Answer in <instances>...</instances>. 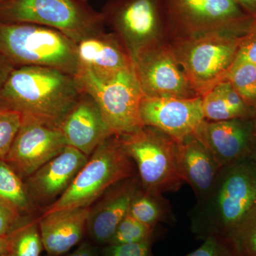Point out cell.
Returning <instances> with one entry per match:
<instances>
[{"instance_id":"obj_1","label":"cell","mask_w":256,"mask_h":256,"mask_svg":"<svg viewBox=\"0 0 256 256\" xmlns=\"http://www.w3.org/2000/svg\"><path fill=\"white\" fill-rule=\"evenodd\" d=\"M82 88L76 77L57 69L20 66L0 84V108L18 111L60 127L78 100Z\"/></svg>"},{"instance_id":"obj_2","label":"cell","mask_w":256,"mask_h":256,"mask_svg":"<svg viewBox=\"0 0 256 256\" xmlns=\"http://www.w3.org/2000/svg\"><path fill=\"white\" fill-rule=\"evenodd\" d=\"M256 206V172L250 158L224 166L206 198L190 212L197 238L212 235L230 238Z\"/></svg>"},{"instance_id":"obj_3","label":"cell","mask_w":256,"mask_h":256,"mask_svg":"<svg viewBox=\"0 0 256 256\" xmlns=\"http://www.w3.org/2000/svg\"><path fill=\"white\" fill-rule=\"evenodd\" d=\"M0 54L15 66L57 69L76 76V43L62 32L42 25L0 22Z\"/></svg>"},{"instance_id":"obj_4","label":"cell","mask_w":256,"mask_h":256,"mask_svg":"<svg viewBox=\"0 0 256 256\" xmlns=\"http://www.w3.org/2000/svg\"><path fill=\"white\" fill-rule=\"evenodd\" d=\"M242 37L210 33L174 38L168 46L192 88L202 96L226 80L238 54Z\"/></svg>"},{"instance_id":"obj_5","label":"cell","mask_w":256,"mask_h":256,"mask_svg":"<svg viewBox=\"0 0 256 256\" xmlns=\"http://www.w3.org/2000/svg\"><path fill=\"white\" fill-rule=\"evenodd\" d=\"M134 176V163L121 148L118 138L111 136L96 148L68 190L47 207L43 215L90 207L114 185Z\"/></svg>"},{"instance_id":"obj_6","label":"cell","mask_w":256,"mask_h":256,"mask_svg":"<svg viewBox=\"0 0 256 256\" xmlns=\"http://www.w3.org/2000/svg\"><path fill=\"white\" fill-rule=\"evenodd\" d=\"M0 22L42 25L76 43L106 31L100 12L80 0H8L0 5Z\"/></svg>"},{"instance_id":"obj_7","label":"cell","mask_w":256,"mask_h":256,"mask_svg":"<svg viewBox=\"0 0 256 256\" xmlns=\"http://www.w3.org/2000/svg\"><path fill=\"white\" fill-rule=\"evenodd\" d=\"M76 77L82 90L98 104L114 136L120 137L144 127L140 116L144 95L134 68L104 75L80 67Z\"/></svg>"},{"instance_id":"obj_8","label":"cell","mask_w":256,"mask_h":256,"mask_svg":"<svg viewBox=\"0 0 256 256\" xmlns=\"http://www.w3.org/2000/svg\"><path fill=\"white\" fill-rule=\"evenodd\" d=\"M101 14L133 60L172 40L163 0H108Z\"/></svg>"},{"instance_id":"obj_9","label":"cell","mask_w":256,"mask_h":256,"mask_svg":"<svg viewBox=\"0 0 256 256\" xmlns=\"http://www.w3.org/2000/svg\"><path fill=\"white\" fill-rule=\"evenodd\" d=\"M118 138L136 164L143 188L175 192L184 183L178 169V142L172 138L150 126Z\"/></svg>"},{"instance_id":"obj_10","label":"cell","mask_w":256,"mask_h":256,"mask_svg":"<svg viewBox=\"0 0 256 256\" xmlns=\"http://www.w3.org/2000/svg\"><path fill=\"white\" fill-rule=\"evenodd\" d=\"M172 40L210 33L242 36L254 18L234 0H163Z\"/></svg>"},{"instance_id":"obj_11","label":"cell","mask_w":256,"mask_h":256,"mask_svg":"<svg viewBox=\"0 0 256 256\" xmlns=\"http://www.w3.org/2000/svg\"><path fill=\"white\" fill-rule=\"evenodd\" d=\"M22 122L4 160L20 178H28L68 146L58 126L22 114Z\"/></svg>"},{"instance_id":"obj_12","label":"cell","mask_w":256,"mask_h":256,"mask_svg":"<svg viewBox=\"0 0 256 256\" xmlns=\"http://www.w3.org/2000/svg\"><path fill=\"white\" fill-rule=\"evenodd\" d=\"M132 64L146 97L190 98L200 96L192 88L168 44L146 50Z\"/></svg>"},{"instance_id":"obj_13","label":"cell","mask_w":256,"mask_h":256,"mask_svg":"<svg viewBox=\"0 0 256 256\" xmlns=\"http://www.w3.org/2000/svg\"><path fill=\"white\" fill-rule=\"evenodd\" d=\"M140 116L144 126L156 128L176 141L196 134L206 120L202 97H143Z\"/></svg>"},{"instance_id":"obj_14","label":"cell","mask_w":256,"mask_h":256,"mask_svg":"<svg viewBox=\"0 0 256 256\" xmlns=\"http://www.w3.org/2000/svg\"><path fill=\"white\" fill-rule=\"evenodd\" d=\"M195 134L222 168L249 156L256 137V126L254 118L220 122L205 120Z\"/></svg>"},{"instance_id":"obj_15","label":"cell","mask_w":256,"mask_h":256,"mask_svg":"<svg viewBox=\"0 0 256 256\" xmlns=\"http://www.w3.org/2000/svg\"><path fill=\"white\" fill-rule=\"evenodd\" d=\"M88 159L76 148L66 146L60 154L26 178L25 185L34 203L46 204L58 200Z\"/></svg>"},{"instance_id":"obj_16","label":"cell","mask_w":256,"mask_h":256,"mask_svg":"<svg viewBox=\"0 0 256 256\" xmlns=\"http://www.w3.org/2000/svg\"><path fill=\"white\" fill-rule=\"evenodd\" d=\"M67 144L88 156L104 141L114 136L98 104L82 89V94L60 126Z\"/></svg>"},{"instance_id":"obj_17","label":"cell","mask_w":256,"mask_h":256,"mask_svg":"<svg viewBox=\"0 0 256 256\" xmlns=\"http://www.w3.org/2000/svg\"><path fill=\"white\" fill-rule=\"evenodd\" d=\"M141 188L138 176L127 178L110 188L102 200L90 208L86 232L92 242L108 245L120 222L129 213L134 195Z\"/></svg>"},{"instance_id":"obj_18","label":"cell","mask_w":256,"mask_h":256,"mask_svg":"<svg viewBox=\"0 0 256 256\" xmlns=\"http://www.w3.org/2000/svg\"><path fill=\"white\" fill-rule=\"evenodd\" d=\"M178 169L184 182L202 201L213 188L222 168L196 134L176 141Z\"/></svg>"},{"instance_id":"obj_19","label":"cell","mask_w":256,"mask_h":256,"mask_svg":"<svg viewBox=\"0 0 256 256\" xmlns=\"http://www.w3.org/2000/svg\"><path fill=\"white\" fill-rule=\"evenodd\" d=\"M90 210V207H86L58 210L37 220L44 248L48 255H64L82 240Z\"/></svg>"},{"instance_id":"obj_20","label":"cell","mask_w":256,"mask_h":256,"mask_svg":"<svg viewBox=\"0 0 256 256\" xmlns=\"http://www.w3.org/2000/svg\"><path fill=\"white\" fill-rule=\"evenodd\" d=\"M80 67L98 74H112L133 68L132 58L114 32H102L76 43Z\"/></svg>"},{"instance_id":"obj_21","label":"cell","mask_w":256,"mask_h":256,"mask_svg":"<svg viewBox=\"0 0 256 256\" xmlns=\"http://www.w3.org/2000/svg\"><path fill=\"white\" fill-rule=\"evenodd\" d=\"M129 214L141 223L156 228L161 222L171 220V206L161 192L143 188L134 195Z\"/></svg>"},{"instance_id":"obj_22","label":"cell","mask_w":256,"mask_h":256,"mask_svg":"<svg viewBox=\"0 0 256 256\" xmlns=\"http://www.w3.org/2000/svg\"><path fill=\"white\" fill-rule=\"evenodd\" d=\"M0 198L14 206L22 214H31L34 203L20 175L4 160L0 159Z\"/></svg>"},{"instance_id":"obj_23","label":"cell","mask_w":256,"mask_h":256,"mask_svg":"<svg viewBox=\"0 0 256 256\" xmlns=\"http://www.w3.org/2000/svg\"><path fill=\"white\" fill-rule=\"evenodd\" d=\"M226 80L238 92L244 102L256 109V64L237 57Z\"/></svg>"},{"instance_id":"obj_24","label":"cell","mask_w":256,"mask_h":256,"mask_svg":"<svg viewBox=\"0 0 256 256\" xmlns=\"http://www.w3.org/2000/svg\"><path fill=\"white\" fill-rule=\"evenodd\" d=\"M43 249L37 220L24 224L10 237V256H41Z\"/></svg>"},{"instance_id":"obj_25","label":"cell","mask_w":256,"mask_h":256,"mask_svg":"<svg viewBox=\"0 0 256 256\" xmlns=\"http://www.w3.org/2000/svg\"><path fill=\"white\" fill-rule=\"evenodd\" d=\"M156 234V228L141 223L128 213L119 224L108 245L146 242L154 239Z\"/></svg>"},{"instance_id":"obj_26","label":"cell","mask_w":256,"mask_h":256,"mask_svg":"<svg viewBox=\"0 0 256 256\" xmlns=\"http://www.w3.org/2000/svg\"><path fill=\"white\" fill-rule=\"evenodd\" d=\"M230 238L235 244L239 256H256V206Z\"/></svg>"},{"instance_id":"obj_27","label":"cell","mask_w":256,"mask_h":256,"mask_svg":"<svg viewBox=\"0 0 256 256\" xmlns=\"http://www.w3.org/2000/svg\"><path fill=\"white\" fill-rule=\"evenodd\" d=\"M22 117L18 111L0 108V159H4L11 149Z\"/></svg>"},{"instance_id":"obj_28","label":"cell","mask_w":256,"mask_h":256,"mask_svg":"<svg viewBox=\"0 0 256 256\" xmlns=\"http://www.w3.org/2000/svg\"><path fill=\"white\" fill-rule=\"evenodd\" d=\"M202 108L207 121L220 122L239 118L236 114L226 102L220 92L215 88L202 96Z\"/></svg>"},{"instance_id":"obj_29","label":"cell","mask_w":256,"mask_h":256,"mask_svg":"<svg viewBox=\"0 0 256 256\" xmlns=\"http://www.w3.org/2000/svg\"><path fill=\"white\" fill-rule=\"evenodd\" d=\"M185 256H239L235 244L230 238L212 235L203 244Z\"/></svg>"},{"instance_id":"obj_30","label":"cell","mask_w":256,"mask_h":256,"mask_svg":"<svg viewBox=\"0 0 256 256\" xmlns=\"http://www.w3.org/2000/svg\"><path fill=\"white\" fill-rule=\"evenodd\" d=\"M215 88L223 97L230 108L236 114L239 118H255L256 110L244 102L238 92L227 80L217 84Z\"/></svg>"},{"instance_id":"obj_31","label":"cell","mask_w":256,"mask_h":256,"mask_svg":"<svg viewBox=\"0 0 256 256\" xmlns=\"http://www.w3.org/2000/svg\"><path fill=\"white\" fill-rule=\"evenodd\" d=\"M30 222L22 218V214L14 206L0 198V236L10 238Z\"/></svg>"},{"instance_id":"obj_32","label":"cell","mask_w":256,"mask_h":256,"mask_svg":"<svg viewBox=\"0 0 256 256\" xmlns=\"http://www.w3.org/2000/svg\"><path fill=\"white\" fill-rule=\"evenodd\" d=\"M153 240L136 244L106 245L100 252V256H153Z\"/></svg>"},{"instance_id":"obj_33","label":"cell","mask_w":256,"mask_h":256,"mask_svg":"<svg viewBox=\"0 0 256 256\" xmlns=\"http://www.w3.org/2000/svg\"><path fill=\"white\" fill-rule=\"evenodd\" d=\"M237 57L256 64V18L242 37Z\"/></svg>"},{"instance_id":"obj_34","label":"cell","mask_w":256,"mask_h":256,"mask_svg":"<svg viewBox=\"0 0 256 256\" xmlns=\"http://www.w3.org/2000/svg\"><path fill=\"white\" fill-rule=\"evenodd\" d=\"M66 256H100V250L98 246L89 242H84Z\"/></svg>"},{"instance_id":"obj_35","label":"cell","mask_w":256,"mask_h":256,"mask_svg":"<svg viewBox=\"0 0 256 256\" xmlns=\"http://www.w3.org/2000/svg\"><path fill=\"white\" fill-rule=\"evenodd\" d=\"M248 14L256 18V0H234Z\"/></svg>"},{"instance_id":"obj_36","label":"cell","mask_w":256,"mask_h":256,"mask_svg":"<svg viewBox=\"0 0 256 256\" xmlns=\"http://www.w3.org/2000/svg\"><path fill=\"white\" fill-rule=\"evenodd\" d=\"M9 244L10 238L0 236V255L8 254Z\"/></svg>"},{"instance_id":"obj_37","label":"cell","mask_w":256,"mask_h":256,"mask_svg":"<svg viewBox=\"0 0 256 256\" xmlns=\"http://www.w3.org/2000/svg\"><path fill=\"white\" fill-rule=\"evenodd\" d=\"M249 158L252 160L256 172V134L255 139H254V144H252V151H250V154H249Z\"/></svg>"},{"instance_id":"obj_38","label":"cell","mask_w":256,"mask_h":256,"mask_svg":"<svg viewBox=\"0 0 256 256\" xmlns=\"http://www.w3.org/2000/svg\"><path fill=\"white\" fill-rule=\"evenodd\" d=\"M8 1V0H0V5L4 3L5 2Z\"/></svg>"},{"instance_id":"obj_39","label":"cell","mask_w":256,"mask_h":256,"mask_svg":"<svg viewBox=\"0 0 256 256\" xmlns=\"http://www.w3.org/2000/svg\"><path fill=\"white\" fill-rule=\"evenodd\" d=\"M80 1L84 2H88V3L89 0H80Z\"/></svg>"},{"instance_id":"obj_40","label":"cell","mask_w":256,"mask_h":256,"mask_svg":"<svg viewBox=\"0 0 256 256\" xmlns=\"http://www.w3.org/2000/svg\"><path fill=\"white\" fill-rule=\"evenodd\" d=\"M0 256H10L8 255V254H2V255H0Z\"/></svg>"},{"instance_id":"obj_41","label":"cell","mask_w":256,"mask_h":256,"mask_svg":"<svg viewBox=\"0 0 256 256\" xmlns=\"http://www.w3.org/2000/svg\"><path fill=\"white\" fill-rule=\"evenodd\" d=\"M254 121H255V124H256V114L255 118H254Z\"/></svg>"}]
</instances>
